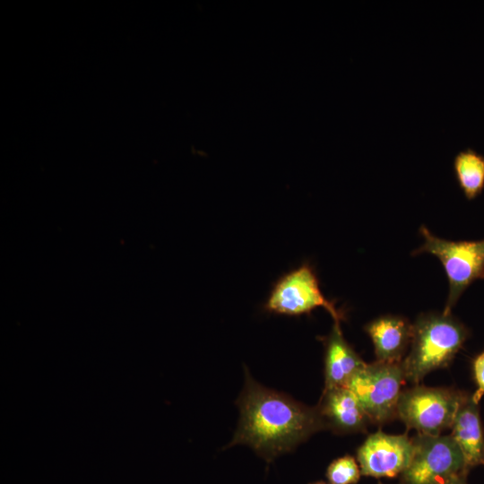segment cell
<instances>
[{"label":"cell","instance_id":"277c9868","mask_svg":"<svg viewBox=\"0 0 484 484\" xmlns=\"http://www.w3.org/2000/svg\"><path fill=\"white\" fill-rule=\"evenodd\" d=\"M402 361L367 364L347 385L358 398L371 423L385 424L397 418V406L406 382Z\"/></svg>","mask_w":484,"mask_h":484},{"label":"cell","instance_id":"8992f818","mask_svg":"<svg viewBox=\"0 0 484 484\" xmlns=\"http://www.w3.org/2000/svg\"><path fill=\"white\" fill-rule=\"evenodd\" d=\"M412 440L413 456L401 474L400 484H446L467 476L470 469L451 435L418 434Z\"/></svg>","mask_w":484,"mask_h":484},{"label":"cell","instance_id":"30bf717a","mask_svg":"<svg viewBox=\"0 0 484 484\" xmlns=\"http://www.w3.org/2000/svg\"><path fill=\"white\" fill-rule=\"evenodd\" d=\"M324 344V388L345 387L367 363L343 337L340 323H334Z\"/></svg>","mask_w":484,"mask_h":484},{"label":"cell","instance_id":"9c48e42d","mask_svg":"<svg viewBox=\"0 0 484 484\" xmlns=\"http://www.w3.org/2000/svg\"><path fill=\"white\" fill-rule=\"evenodd\" d=\"M315 407L324 429L338 435L365 432L371 423L358 398L347 387L324 390Z\"/></svg>","mask_w":484,"mask_h":484},{"label":"cell","instance_id":"8fae6325","mask_svg":"<svg viewBox=\"0 0 484 484\" xmlns=\"http://www.w3.org/2000/svg\"><path fill=\"white\" fill-rule=\"evenodd\" d=\"M370 336L376 361L399 363L402 361L412 339V324L397 315L380 316L365 327Z\"/></svg>","mask_w":484,"mask_h":484},{"label":"cell","instance_id":"e0dca14e","mask_svg":"<svg viewBox=\"0 0 484 484\" xmlns=\"http://www.w3.org/2000/svg\"><path fill=\"white\" fill-rule=\"evenodd\" d=\"M310 484H330V483H326L324 481H315V482H312Z\"/></svg>","mask_w":484,"mask_h":484},{"label":"cell","instance_id":"5b68a950","mask_svg":"<svg viewBox=\"0 0 484 484\" xmlns=\"http://www.w3.org/2000/svg\"><path fill=\"white\" fill-rule=\"evenodd\" d=\"M424 244L414 255L428 253L442 263L449 281V293L444 314L451 310L464 290L474 281L484 279V239L479 241H449L420 228Z\"/></svg>","mask_w":484,"mask_h":484},{"label":"cell","instance_id":"9a60e30c","mask_svg":"<svg viewBox=\"0 0 484 484\" xmlns=\"http://www.w3.org/2000/svg\"><path fill=\"white\" fill-rule=\"evenodd\" d=\"M472 367L477 389L471 397L475 402L479 403L484 395V352L474 359Z\"/></svg>","mask_w":484,"mask_h":484},{"label":"cell","instance_id":"7c38bea8","mask_svg":"<svg viewBox=\"0 0 484 484\" xmlns=\"http://www.w3.org/2000/svg\"><path fill=\"white\" fill-rule=\"evenodd\" d=\"M478 404L469 395L459 408L450 428L451 436L459 446L470 470L484 464V434Z\"/></svg>","mask_w":484,"mask_h":484},{"label":"cell","instance_id":"ba28073f","mask_svg":"<svg viewBox=\"0 0 484 484\" xmlns=\"http://www.w3.org/2000/svg\"><path fill=\"white\" fill-rule=\"evenodd\" d=\"M414 453L412 438L406 434L383 431L370 434L357 450L361 474L374 478H394L409 466Z\"/></svg>","mask_w":484,"mask_h":484},{"label":"cell","instance_id":"3957f363","mask_svg":"<svg viewBox=\"0 0 484 484\" xmlns=\"http://www.w3.org/2000/svg\"><path fill=\"white\" fill-rule=\"evenodd\" d=\"M469 394L445 387L416 385L402 391L397 418L418 434L438 436L451 428L461 405Z\"/></svg>","mask_w":484,"mask_h":484},{"label":"cell","instance_id":"5bb4252c","mask_svg":"<svg viewBox=\"0 0 484 484\" xmlns=\"http://www.w3.org/2000/svg\"><path fill=\"white\" fill-rule=\"evenodd\" d=\"M361 475L358 461L348 454L333 460L325 473L330 484H356Z\"/></svg>","mask_w":484,"mask_h":484},{"label":"cell","instance_id":"6da1fadb","mask_svg":"<svg viewBox=\"0 0 484 484\" xmlns=\"http://www.w3.org/2000/svg\"><path fill=\"white\" fill-rule=\"evenodd\" d=\"M245 375V385L236 402L240 412L238 426L227 447L248 445L270 463L324 429L316 407L260 385L247 369Z\"/></svg>","mask_w":484,"mask_h":484},{"label":"cell","instance_id":"7a4b0ae2","mask_svg":"<svg viewBox=\"0 0 484 484\" xmlns=\"http://www.w3.org/2000/svg\"><path fill=\"white\" fill-rule=\"evenodd\" d=\"M467 336L465 326L451 314L419 316L412 324L411 350L402 359L406 380L418 384L433 370L449 366Z\"/></svg>","mask_w":484,"mask_h":484},{"label":"cell","instance_id":"4fadbf2b","mask_svg":"<svg viewBox=\"0 0 484 484\" xmlns=\"http://www.w3.org/2000/svg\"><path fill=\"white\" fill-rule=\"evenodd\" d=\"M457 182L467 199L478 196L484 188V156L471 148L459 151L454 160Z\"/></svg>","mask_w":484,"mask_h":484},{"label":"cell","instance_id":"52a82bcc","mask_svg":"<svg viewBox=\"0 0 484 484\" xmlns=\"http://www.w3.org/2000/svg\"><path fill=\"white\" fill-rule=\"evenodd\" d=\"M317 307L327 310L334 323L343 318L342 313L323 295L316 274L307 263L280 278L264 305L270 313L290 316L309 314Z\"/></svg>","mask_w":484,"mask_h":484},{"label":"cell","instance_id":"2e32d148","mask_svg":"<svg viewBox=\"0 0 484 484\" xmlns=\"http://www.w3.org/2000/svg\"><path fill=\"white\" fill-rule=\"evenodd\" d=\"M446 484H467L466 483V476H462V477L455 478V479L452 480L451 481H449Z\"/></svg>","mask_w":484,"mask_h":484}]
</instances>
